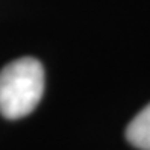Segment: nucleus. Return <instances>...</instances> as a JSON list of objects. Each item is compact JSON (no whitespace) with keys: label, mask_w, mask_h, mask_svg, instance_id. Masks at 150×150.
Masks as SVG:
<instances>
[{"label":"nucleus","mask_w":150,"mask_h":150,"mask_svg":"<svg viewBox=\"0 0 150 150\" xmlns=\"http://www.w3.org/2000/svg\"><path fill=\"white\" fill-rule=\"evenodd\" d=\"M44 91V68L35 58H20L0 71V114L23 118L38 106Z\"/></svg>","instance_id":"f257e3e1"},{"label":"nucleus","mask_w":150,"mask_h":150,"mask_svg":"<svg viewBox=\"0 0 150 150\" xmlns=\"http://www.w3.org/2000/svg\"><path fill=\"white\" fill-rule=\"evenodd\" d=\"M126 139L139 150H150V103L127 125Z\"/></svg>","instance_id":"f03ea898"}]
</instances>
